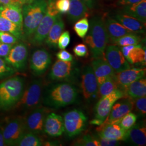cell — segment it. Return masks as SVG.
Listing matches in <instances>:
<instances>
[{
	"mask_svg": "<svg viewBox=\"0 0 146 146\" xmlns=\"http://www.w3.org/2000/svg\"><path fill=\"white\" fill-rule=\"evenodd\" d=\"M98 136L116 141H125L127 131L119 123L101 124L97 128Z\"/></svg>",
	"mask_w": 146,
	"mask_h": 146,
	"instance_id": "20",
	"label": "cell"
},
{
	"mask_svg": "<svg viewBox=\"0 0 146 146\" xmlns=\"http://www.w3.org/2000/svg\"><path fill=\"white\" fill-rule=\"evenodd\" d=\"M88 9L80 0H70V6L67 12L69 20L74 22L83 17H87L89 14Z\"/></svg>",
	"mask_w": 146,
	"mask_h": 146,
	"instance_id": "26",
	"label": "cell"
},
{
	"mask_svg": "<svg viewBox=\"0 0 146 146\" xmlns=\"http://www.w3.org/2000/svg\"><path fill=\"white\" fill-rule=\"evenodd\" d=\"M80 73V70L75 61H64L58 60L52 66L49 78L54 81L72 82Z\"/></svg>",
	"mask_w": 146,
	"mask_h": 146,
	"instance_id": "9",
	"label": "cell"
},
{
	"mask_svg": "<svg viewBox=\"0 0 146 146\" xmlns=\"http://www.w3.org/2000/svg\"><path fill=\"white\" fill-rule=\"evenodd\" d=\"M78 96V89L73 84L61 81L47 87L42 94V101L46 106L58 108L74 104Z\"/></svg>",
	"mask_w": 146,
	"mask_h": 146,
	"instance_id": "1",
	"label": "cell"
},
{
	"mask_svg": "<svg viewBox=\"0 0 146 146\" xmlns=\"http://www.w3.org/2000/svg\"><path fill=\"white\" fill-rule=\"evenodd\" d=\"M13 45L0 42V57L5 58L10 52Z\"/></svg>",
	"mask_w": 146,
	"mask_h": 146,
	"instance_id": "45",
	"label": "cell"
},
{
	"mask_svg": "<svg viewBox=\"0 0 146 146\" xmlns=\"http://www.w3.org/2000/svg\"><path fill=\"white\" fill-rule=\"evenodd\" d=\"M120 50L128 62L146 65V49L145 47L143 48L141 44L123 46Z\"/></svg>",
	"mask_w": 146,
	"mask_h": 146,
	"instance_id": "21",
	"label": "cell"
},
{
	"mask_svg": "<svg viewBox=\"0 0 146 146\" xmlns=\"http://www.w3.org/2000/svg\"><path fill=\"white\" fill-rule=\"evenodd\" d=\"M34 0H17L18 2L19 3H20L21 5H24L26 4H28L29 3H31L33 1H34Z\"/></svg>",
	"mask_w": 146,
	"mask_h": 146,
	"instance_id": "49",
	"label": "cell"
},
{
	"mask_svg": "<svg viewBox=\"0 0 146 146\" xmlns=\"http://www.w3.org/2000/svg\"><path fill=\"white\" fill-rule=\"evenodd\" d=\"M73 52L78 57H86L88 55V48L83 43L78 44L75 46L73 49Z\"/></svg>",
	"mask_w": 146,
	"mask_h": 146,
	"instance_id": "42",
	"label": "cell"
},
{
	"mask_svg": "<svg viewBox=\"0 0 146 146\" xmlns=\"http://www.w3.org/2000/svg\"><path fill=\"white\" fill-rule=\"evenodd\" d=\"M63 119L65 134L69 138L78 135L87 127L88 117L81 110L68 111L63 114Z\"/></svg>",
	"mask_w": 146,
	"mask_h": 146,
	"instance_id": "8",
	"label": "cell"
},
{
	"mask_svg": "<svg viewBox=\"0 0 146 146\" xmlns=\"http://www.w3.org/2000/svg\"><path fill=\"white\" fill-rule=\"evenodd\" d=\"M146 75V69L129 68L115 73V78L119 88L124 92L125 88L136 80L143 78Z\"/></svg>",
	"mask_w": 146,
	"mask_h": 146,
	"instance_id": "17",
	"label": "cell"
},
{
	"mask_svg": "<svg viewBox=\"0 0 146 146\" xmlns=\"http://www.w3.org/2000/svg\"><path fill=\"white\" fill-rule=\"evenodd\" d=\"M97 137L99 141L100 146H115L119 145V141L110 140L98 135Z\"/></svg>",
	"mask_w": 146,
	"mask_h": 146,
	"instance_id": "44",
	"label": "cell"
},
{
	"mask_svg": "<svg viewBox=\"0 0 146 146\" xmlns=\"http://www.w3.org/2000/svg\"><path fill=\"white\" fill-rule=\"evenodd\" d=\"M52 63V57L46 49L41 48L33 52L30 59L31 72L36 76L46 73Z\"/></svg>",
	"mask_w": 146,
	"mask_h": 146,
	"instance_id": "15",
	"label": "cell"
},
{
	"mask_svg": "<svg viewBox=\"0 0 146 146\" xmlns=\"http://www.w3.org/2000/svg\"><path fill=\"white\" fill-rule=\"evenodd\" d=\"M44 132L52 137H58L64 132L62 117L55 113L47 114L44 125Z\"/></svg>",
	"mask_w": 146,
	"mask_h": 146,
	"instance_id": "19",
	"label": "cell"
},
{
	"mask_svg": "<svg viewBox=\"0 0 146 146\" xmlns=\"http://www.w3.org/2000/svg\"><path fill=\"white\" fill-rule=\"evenodd\" d=\"M124 92L126 97L133 100L146 96V78H142L134 81L125 88Z\"/></svg>",
	"mask_w": 146,
	"mask_h": 146,
	"instance_id": "29",
	"label": "cell"
},
{
	"mask_svg": "<svg viewBox=\"0 0 146 146\" xmlns=\"http://www.w3.org/2000/svg\"><path fill=\"white\" fill-rule=\"evenodd\" d=\"M56 55L58 60L64 61H71L73 60V55L64 49H61Z\"/></svg>",
	"mask_w": 146,
	"mask_h": 146,
	"instance_id": "43",
	"label": "cell"
},
{
	"mask_svg": "<svg viewBox=\"0 0 146 146\" xmlns=\"http://www.w3.org/2000/svg\"><path fill=\"white\" fill-rule=\"evenodd\" d=\"M60 14L55 6V0H48L46 14L29 40L32 44L38 46L43 44L50 28Z\"/></svg>",
	"mask_w": 146,
	"mask_h": 146,
	"instance_id": "5",
	"label": "cell"
},
{
	"mask_svg": "<svg viewBox=\"0 0 146 146\" xmlns=\"http://www.w3.org/2000/svg\"><path fill=\"white\" fill-rule=\"evenodd\" d=\"M86 5L87 6V7L89 9H93L95 5V0H80Z\"/></svg>",
	"mask_w": 146,
	"mask_h": 146,
	"instance_id": "47",
	"label": "cell"
},
{
	"mask_svg": "<svg viewBox=\"0 0 146 146\" xmlns=\"http://www.w3.org/2000/svg\"><path fill=\"white\" fill-rule=\"evenodd\" d=\"M28 49L26 44L21 42L14 44L8 55L4 58L5 62L16 71H23L26 67Z\"/></svg>",
	"mask_w": 146,
	"mask_h": 146,
	"instance_id": "10",
	"label": "cell"
},
{
	"mask_svg": "<svg viewBox=\"0 0 146 146\" xmlns=\"http://www.w3.org/2000/svg\"><path fill=\"white\" fill-rule=\"evenodd\" d=\"M89 28V23L87 17H83L76 21L74 26V30L78 36L84 38Z\"/></svg>",
	"mask_w": 146,
	"mask_h": 146,
	"instance_id": "34",
	"label": "cell"
},
{
	"mask_svg": "<svg viewBox=\"0 0 146 146\" xmlns=\"http://www.w3.org/2000/svg\"><path fill=\"white\" fill-rule=\"evenodd\" d=\"M64 29V23L60 14L48 33L45 42L48 47L56 49L58 38Z\"/></svg>",
	"mask_w": 146,
	"mask_h": 146,
	"instance_id": "27",
	"label": "cell"
},
{
	"mask_svg": "<svg viewBox=\"0 0 146 146\" xmlns=\"http://www.w3.org/2000/svg\"><path fill=\"white\" fill-rule=\"evenodd\" d=\"M16 72L15 69L5 62L3 58L0 57V80L11 77Z\"/></svg>",
	"mask_w": 146,
	"mask_h": 146,
	"instance_id": "37",
	"label": "cell"
},
{
	"mask_svg": "<svg viewBox=\"0 0 146 146\" xmlns=\"http://www.w3.org/2000/svg\"><path fill=\"white\" fill-rule=\"evenodd\" d=\"M5 146L2 130L0 129V146Z\"/></svg>",
	"mask_w": 146,
	"mask_h": 146,
	"instance_id": "48",
	"label": "cell"
},
{
	"mask_svg": "<svg viewBox=\"0 0 146 146\" xmlns=\"http://www.w3.org/2000/svg\"><path fill=\"white\" fill-rule=\"evenodd\" d=\"M22 5L18 2L0 6V16L17 25L22 28Z\"/></svg>",
	"mask_w": 146,
	"mask_h": 146,
	"instance_id": "22",
	"label": "cell"
},
{
	"mask_svg": "<svg viewBox=\"0 0 146 146\" xmlns=\"http://www.w3.org/2000/svg\"><path fill=\"white\" fill-rule=\"evenodd\" d=\"M117 89L119 88L116 81L115 76L108 78L98 87V96L100 98L104 97Z\"/></svg>",
	"mask_w": 146,
	"mask_h": 146,
	"instance_id": "33",
	"label": "cell"
},
{
	"mask_svg": "<svg viewBox=\"0 0 146 146\" xmlns=\"http://www.w3.org/2000/svg\"><path fill=\"white\" fill-rule=\"evenodd\" d=\"M46 0H34L22 5L23 39L29 40L47 11Z\"/></svg>",
	"mask_w": 146,
	"mask_h": 146,
	"instance_id": "3",
	"label": "cell"
},
{
	"mask_svg": "<svg viewBox=\"0 0 146 146\" xmlns=\"http://www.w3.org/2000/svg\"><path fill=\"white\" fill-rule=\"evenodd\" d=\"M25 88L24 78L19 76L9 77L0 83V110L14 108L21 99Z\"/></svg>",
	"mask_w": 146,
	"mask_h": 146,
	"instance_id": "4",
	"label": "cell"
},
{
	"mask_svg": "<svg viewBox=\"0 0 146 146\" xmlns=\"http://www.w3.org/2000/svg\"><path fill=\"white\" fill-rule=\"evenodd\" d=\"M125 97V92L120 89H117L110 94L101 98L95 107V117L90 121V124L101 125L110 114L111 108L115 102Z\"/></svg>",
	"mask_w": 146,
	"mask_h": 146,
	"instance_id": "7",
	"label": "cell"
},
{
	"mask_svg": "<svg viewBox=\"0 0 146 146\" xmlns=\"http://www.w3.org/2000/svg\"><path fill=\"white\" fill-rule=\"evenodd\" d=\"M70 42V34L68 31H64L61 34L58 38V46L59 49H64L68 47Z\"/></svg>",
	"mask_w": 146,
	"mask_h": 146,
	"instance_id": "40",
	"label": "cell"
},
{
	"mask_svg": "<svg viewBox=\"0 0 146 146\" xmlns=\"http://www.w3.org/2000/svg\"><path fill=\"white\" fill-rule=\"evenodd\" d=\"M137 116L133 113L129 112L120 121L119 125L125 130H128L136 123Z\"/></svg>",
	"mask_w": 146,
	"mask_h": 146,
	"instance_id": "35",
	"label": "cell"
},
{
	"mask_svg": "<svg viewBox=\"0 0 146 146\" xmlns=\"http://www.w3.org/2000/svg\"><path fill=\"white\" fill-rule=\"evenodd\" d=\"M90 30L84 41L88 44L94 58H104V52L109 42L104 19L95 16L90 21Z\"/></svg>",
	"mask_w": 146,
	"mask_h": 146,
	"instance_id": "2",
	"label": "cell"
},
{
	"mask_svg": "<svg viewBox=\"0 0 146 146\" xmlns=\"http://www.w3.org/2000/svg\"><path fill=\"white\" fill-rule=\"evenodd\" d=\"M55 6L60 14L67 13L70 6V0H56Z\"/></svg>",
	"mask_w": 146,
	"mask_h": 146,
	"instance_id": "41",
	"label": "cell"
},
{
	"mask_svg": "<svg viewBox=\"0 0 146 146\" xmlns=\"http://www.w3.org/2000/svg\"><path fill=\"white\" fill-rule=\"evenodd\" d=\"M123 12L146 25V0H141L131 5H125Z\"/></svg>",
	"mask_w": 146,
	"mask_h": 146,
	"instance_id": "28",
	"label": "cell"
},
{
	"mask_svg": "<svg viewBox=\"0 0 146 146\" xmlns=\"http://www.w3.org/2000/svg\"><path fill=\"white\" fill-rule=\"evenodd\" d=\"M0 31L10 33L19 40L23 39L22 28L1 16H0Z\"/></svg>",
	"mask_w": 146,
	"mask_h": 146,
	"instance_id": "30",
	"label": "cell"
},
{
	"mask_svg": "<svg viewBox=\"0 0 146 146\" xmlns=\"http://www.w3.org/2000/svg\"><path fill=\"white\" fill-rule=\"evenodd\" d=\"M26 131L23 120L15 118L9 121L2 130L5 146H16Z\"/></svg>",
	"mask_w": 146,
	"mask_h": 146,
	"instance_id": "13",
	"label": "cell"
},
{
	"mask_svg": "<svg viewBox=\"0 0 146 146\" xmlns=\"http://www.w3.org/2000/svg\"><path fill=\"white\" fill-rule=\"evenodd\" d=\"M81 88L84 98L88 101L95 99L98 96V84L91 66L84 67L81 74Z\"/></svg>",
	"mask_w": 146,
	"mask_h": 146,
	"instance_id": "11",
	"label": "cell"
},
{
	"mask_svg": "<svg viewBox=\"0 0 146 146\" xmlns=\"http://www.w3.org/2000/svg\"><path fill=\"white\" fill-rule=\"evenodd\" d=\"M43 84L40 80H34L25 88L21 99L15 107L22 111H28L40 107L42 101Z\"/></svg>",
	"mask_w": 146,
	"mask_h": 146,
	"instance_id": "6",
	"label": "cell"
},
{
	"mask_svg": "<svg viewBox=\"0 0 146 146\" xmlns=\"http://www.w3.org/2000/svg\"><path fill=\"white\" fill-rule=\"evenodd\" d=\"M74 145L79 146H100L97 136L86 135L76 141Z\"/></svg>",
	"mask_w": 146,
	"mask_h": 146,
	"instance_id": "36",
	"label": "cell"
},
{
	"mask_svg": "<svg viewBox=\"0 0 146 146\" xmlns=\"http://www.w3.org/2000/svg\"><path fill=\"white\" fill-rule=\"evenodd\" d=\"M48 113V108L40 106L31 110L24 121L27 131L37 135L43 133L44 121Z\"/></svg>",
	"mask_w": 146,
	"mask_h": 146,
	"instance_id": "12",
	"label": "cell"
},
{
	"mask_svg": "<svg viewBox=\"0 0 146 146\" xmlns=\"http://www.w3.org/2000/svg\"><path fill=\"white\" fill-rule=\"evenodd\" d=\"M16 2H18V1H17V0H12V2H11V3Z\"/></svg>",
	"mask_w": 146,
	"mask_h": 146,
	"instance_id": "51",
	"label": "cell"
},
{
	"mask_svg": "<svg viewBox=\"0 0 146 146\" xmlns=\"http://www.w3.org/2000/svg\"><path fill=\"white\" fill-rule=\"evenodd\" d=\"M91 66L97 79L98 87L107 79L115 76L116 73L104 58H94Z\"/></svg>",
	"mask_w": 146,
	"mask_h": 146,
	"instance_id": "18",
	"label": "cell"
},
{
	"mask_svg": "<svg viewBox=\"0 0 146 146\" xmlns=\"http://www.w3.org/2000/svg\"><path fill=\"white\" fill-rule=\"evenodd\" d=\"M141 41V37L136 33H131L121 37L111 43L115 46L123 47L129 45L139 44Z\"/></svg>",
	"mask_w": 146,
	"mask_h": 146,
	"instance_id": "32",
	"label": "cell"
},
{
	"mask_svg": "<svg viewBox=\"0 0 146 146\" xmlns=\"http://www.w3.org/2000/svg\"><path fill=\"white\" fill-rule=\"evenodd\" d=\"M141 0H120L119 4L121 5H131L137 3Z\"/></svg>",
	"mask_w": 146,
	"mask_h": 146,
	"instance_id": "46",
	"label": "cell"
},
{
	"mask_svg": "<svg viewBox=\"0 0 146 146\" xmlns=\"http://www.w3.org/2000/svg\"><path fill=\"white\" fill-rule=\"evenodd\" d=\"M42 145V140L37 134L26 131L16 146H41Z\"/></svg>",
	"mask_w": 146,
	"mask_h": 146,
	"instance_id": "31",
	"label": "cell"
},
{
	"mask_svg": "<svg viewBox=\"0 0 146 146\" xmlns=\"http://www.w3.org/2000/svg\"><path fill=\"white\" fill-rule=\"evenodd\" d=\"M134 108V100L128 97L118 100L113 105L110 114L102 124L119 123L121 119Z\"/></svg>",
	"mask_w": 146,
	"mask_h": 146,
	"instance_id": "14",
	"label": "cell"
},
{
	"mask_svg": "<svg viewBox=\"0 0 146 146\" xmlns=\"http://www.w3.org/2000/svg\"><path fill=\"white\" fill-rule=\"evenodd\" d=\"M12 2V0H0V4L1 5H6L10 4Z\"/></svg>",
	"mask_w": 146,
	"mask_h": 146,
	"instance_id": "50",
	"label": "cell"
},
{
	"mask_svg": "<svg viewBox=\"0 0 146 146\" xmlns=\"http://www.w3.org/2000/svg\"><path fill=\"white\" fill-rule=\"evenodd\" d=\"M114 19L125 28L133 33L136 34L145 33L146 25L133 17L124 13H118L115 15Z\"/></svg>",
	"mask_w": 146,
	"mask_h": 146,
	"instance_id": "25",
	"label": "cell"
},
{
	"mask_svg": "<svg viewBox=\"0 0 146 146\" xmlns=\"http://www.w3.org/2000/svg\"><path fill=\"white\" fill-rule=\"evenodd\" d=\"M19 39L13 34L8 32L0 31V42L9 44H14Z\"/></svg>",
	"mask_w": 146,
	"mask_h": 146,
	"instance_id": "39",
	"label": "cell"
},
{
	"mask_svg": "<svg viewBox=\"0 0 146 146\" xmlns=\"http://www.w3.org/2000/svg\"><path fill=\"white\" fill-rule=\"evenodd\" d=\"M104 21L108 38L110 42L127 34L134 33L125 28L115 19L108 17Z\"/></svg>",
	"mask_w": 146,
	"mask_h": 146,
	"instance_id": "24",
	"label": "cell"
},
{
	"mask_svg": "<svg viewBox=\"0 0 146 146\" xmlns=\"http://www.w3.org/2000/svg\"><path fill=\"white\" fill-rule=\"evenodd\" d=\"M105 50L104 58L115 73H119L131 68L130 64L117 46L109 45L106 47Z\"/></svg>",
	"mask_w": 146,
	"mask_h": 146,
	"instance_id": "16",
	"label": "cell"
},
{
	"mask_svg": "<svg viewBox=\"0 0 146 146\" xmlns=\"http://www.w3.org/2000/svg\"><path fill=\"white\" fill-rule=\"evenodd\" d=\"M134 107L135 108L136 111L141 117H144L146 114V96L134 100Z\"/></svg>",
	"mask_w": 146,
	"mask_h": 146,
	"instance_id": "38",
	"label": "cell"
},
{
	"mask_svg": "<svg viewBox=\"0 0 146 146\" xmlns=\"http://www.w3.org/2000/svg\"><path fill=\"white\" fill-rule=\"evenodd\" d=\"M125 141L136 146H145L146 144V127L144 122L135 124L127 132Z\"/></svg>",
	"mask_w": 146,
	"mask_h": 146,
	"instance_id": "23",
	"label": "cell"
}]
</instances>
